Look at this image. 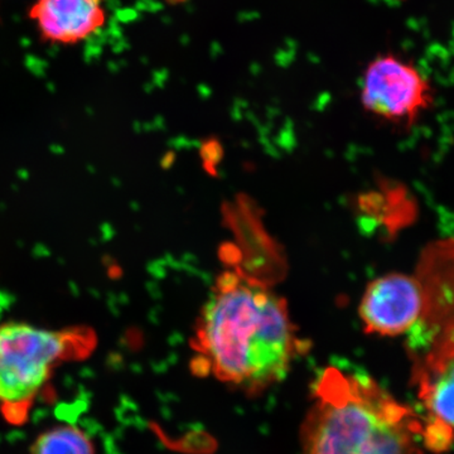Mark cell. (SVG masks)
I'll return each mask as SVG.
<instances>
[{
    "instance_id": "obj_1",
    "label": "cell",
    "mask_w": 454,
    "mask_h": 454,
    "mask_svg": "<svg viewBox=\"0 0 454 454\" xmlns=\"http://www.w3.org/2000/svg\"><path fill=\"white\" fill-rule=\"evenodd\" d=\"M192 349L195 372L256 394L286 378L301 340L283 298L230 270L221 274L203 306Z\"/></svg>"
},
{
    "instance_id": "obj_2",
    "label": "cell",
    "mask_w": 454,
    "mask_h": 454,
    "mask_svg": "<svg viewBox=\"0 0 454 454\" xmlns=\"http://www.w3.org/2000/svg\"><path fill=\"white\" fill-rule=\"evenodd\" d=\"M423 430L372 379L330 367L303 424V454H413Z\"/></svg>"
},
{
    "instance_id": "obj_3",
    "label": "cell",
    "mask_w": 454,
    "mask_h": 454,
    "mask_svg": "<svg viewBox=\"0 0 454 454\" xmlns=\"http://www.w3.org/2000/svg\"><path fill=\"white\" fill-rule=\"evenodd\" d=\"M95 345L97 336L88 327L51 331L16 322L0 325V408L5 419L26 423L55 367L89 356Z\"/></svg>"
},
{
    "instance_id": "obj_4",
    "label": "cell",
    "mask_w": 454,
    "mask_h": 454,
    "mask_svg": "<svg viewBox=\"0 0 454 454\" xmlns=\"http://www.w3.org/2000/svg\"><path fill=\"white\" fill-rule=\"evenodd\" d=\"M414 276L424 297L422 317L409 333L417 382L454 355V239L427 247Z\"/></svg>"
},
{
    "instance_id": "obj_5",
    "label": "cell",
    "mask_w": 454,
    "mask_h": 454,
    "mask_svg": "<svg viewBox=\"0 0 454 454\" xmlns=\"http://www.w3.org/2000/svg\"><path fill=\"white\" fill-rule=\"evenodd\" d=\"M361 103L366 112L384 121L411 124L432 103V89L411 62L381 55L364 73Z\"/></svg>"
},
{
    "instance_id": "obj_6",
    "label": "cell",
    "mask_w": 454,
    "mask_h": 454,
    "mask_svg": "<svg viewBox=\"0 0 454 454\" xmlns=\"http://www.w3.org/2000/svg\"><path fill=\"white\" fill-rule=\"evenodd\" d=\"M423 309L422 286L418 278L390 273L366 286L358 313L366 333L396 337L411 333Z\"/></svg>"
},
{
    "instance_id": "obj_7",
    "label": "cell",
    "mask_w": 454,
    "mask_h": 454,
    "mask_svg": "<svg viewBox=\"0 0 454 454\" xmlns=\"http://www.w3.org/2000/svg\"><path fill=\"white\" fill-rule=\"evenodd\" d=\"M29 17L43 41L74 44L106 25L103 0H37Z\"/></svg>"
},
{
    "instance_id": "obj_8",
    "label": "cell",
    "mask_w": 454,
    "mask_h": 454,
    "mask_svg": "<svg viewBox=\"0 0 454 454\" xmlns=\"http://www.w3.org/2000/svg\"><path fill=\"white\" fill-rule=\"evenodd\" d=\"M415 385L428 414L424 443L430 450H444L454 439V355Z\"/></svg>"
},
{
    "instance_id": "obj_9",
    "label": "cell",
    "mask_w": 454,
    "mask_h": 454,
    "mask_svg": "<svg viewBox=\"0 0 454 454\" xmlns=\"http://www.w3.org/2000/svg\"><path fill=\"white\" fill-rule=\"evenodd\" d=\"M31 454H94V446L82 430L62 426L42 433Z\"/></svg>"
}]
</instances>
